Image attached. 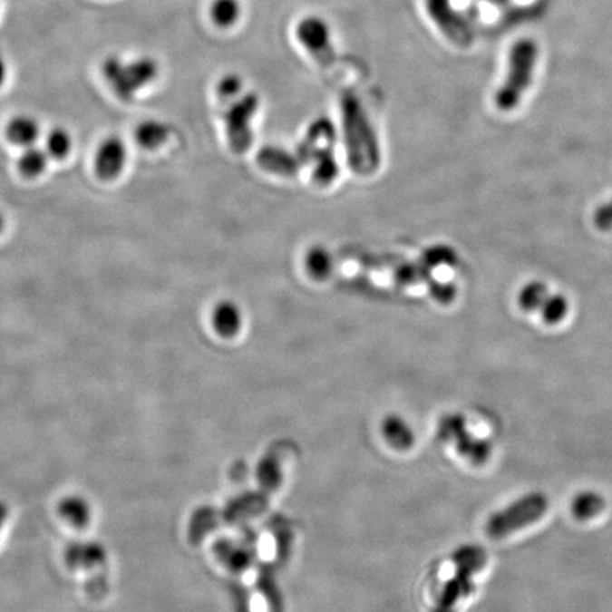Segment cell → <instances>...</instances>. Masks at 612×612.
Instances as JSON below:
<instances>
[{
	"label": "cell",
	"instance_id": "2",
	"mask_svg": "<svg viewBox=\"0 0 612 612\" xmlns=\"http://www.w3.org/2000/svg\"><path fill=\"white\" fill-rule=\"evenodd\" d=\"M538 55L539 47L535 40L520 39L512 45L509 53L505 83L496 92L495 102L499 110L512 111L518 107L521 97L530 85Z\"/></svg>",
	"mask_w": 612,
	"mask_h": 612
},
{
	"label": "cell",
	"instance_id": "11",
	"mask_svg": "<svg viewBox=\"0 0 612 612\" xmlns=\"http://www.w3.org/2000/svg\"><path fill=\"white\" fill-rule=\"evenodd\" d=\"M59 515L72 528L85 529L92 520V506L82 495H67L60 500Z\"/></svg>",
	"mask_w": 612,
	"mask_h": 612
},
{
	"label": "cell",
	"instance_id": "4",
	"mask_svg": "<svg viewBox=\"0 0 612 612\" xmlns=\"http://www.w3.org/2000/svg\"><path fill=\"white\" fill-rule=\"evenodd\" d=\"M548 496L541 492H531L516 499L515 502L500 509L486 521V536L491 539H505L520 529L528 528L548 512Z\"/></svg>",
	"mask_w": 612,
	"mask_h": 612
},
{
	"label": "cell",
	"instance_id": "1",
	"mask_svg": "<svg viewBox=\"0 0 612 612\" xmlns=\"http://www.w3.org/2000/svg\"><path fill=\"white\" fill-rule=\"evenodd\" d=\"M64 563L70 571L85 574V594L92 601H104L111 593L110 554L97 540H74L64 549Z\"/></svg>",
	"mask_w": 612,
	"mask_h": 612
},
{
	"label": "cell",
	"instance_id": "10",
	"mask_svg": "<svg viewBox=\"0 0 612 612\" xmlns=\"http://www.w3.org/2000/svg\"><path fill=\"white\" fill-rule=\"evenodd\" d=\"M258 107V100L256 95L248 94L237 101L236 104L226 112V122L228 127L231 140L238 145H243L248 141L249 122Z\"/></svg>",
	"mask_w": 612,
	"mask_h": 612
},
{
	"label": "cell",
	"instance_id": "17",
	"mask_svg": "<svg viewBox=\"0 0 612 612\" xmlns=\"http://www.w3.org/2000/svg\"><path fill=\"white\" fill-rule=\"evenodd\" d=\"M73 150V138L64 128H54L47 136L45 152L57 160L67 158Z\"/></svg>",
	"mask_w": 612,
	"mask_h": 612
},
{
	"label": "cell",
	"instance_id": "22",
	"mask_svg": "<svg viewBox=\"0 0 612 612\" xmlns=\"http://www.w3.org/2000/svg\"><path fill=\"white\" fill-rule=\"evenodd\" d=\"M226 312L227 317L236 316V312H234L233 308H226ZM218 316L226 317L223 309H220V312H219ZM221 322H227V334H230L231 331H234L233 325L231 324H236L237 319L236 317H234V319H219V324H221Z\"/></svg>",
	"mask_w": 612,
	"mask_h": 612
},
{
	"label": "cell",
	"instance_id": "8",
	"mask_svg": "<svg viewBox=\"0 0 612 612\" xmlns=\"http://www.w3.org/2000/svg\"><path fill=\"white\" fill-rule=\"evenodd\" d=\"M425 9L435 26L450 42L460 47L472 44V29L467 20L458 14L451 0H425Z\"/></svg>",
	"mask_w": 612,
	"mask_h": 612
},
{
	"label": "cell",
	"instance_id": "24",
	"mask_svg": "<svg viewBox=\"0 0 612 612\" xmlns=\"http://www.w3.org/2000/svg\"><path fill=\"white\" fill-rule=\"evenodd\" d=\"M7 78V65L5 60L0 57V88L4 87Z\"/></svg>",
	"mask_w": 612,
	"mask_h": 612
},
{
	"label": "cell",
	"instance_id": "5",
	"mask_svg": "<svg viewBox=\"0 0 612 612\" xmlns=\"http://www.w3.org/2000/svg\"><path fill=\"white\" fill-rule=\"evenodd\" d=\"M486 558L485 550L473 544L463 546L455 553L453 560L457 563V573L445 586L435 612H453L458 601L472 593V576L482 570Z\"/></svg>",
	"mask_w": 612,
	"mask_h": 612
},
{
	"label": "cell",
	"instance_id": "16",
	"mask_svg": "<svg viewBox=\"0 0 612 612\" xmlns=\"http://www.w3.org/2000/svg\"><path fill=\"white\" fill-rule=\"evenodd\" d=\"M241 6L238 0H213L210 6L211 22L220 29L234 26L240 19Z\"/></svg>",
	"mask_w": 612,
	"mask_h": 612
},
{
	"label": "cell",
	"instance_id": "19",
	"mask_svg": "<svg viewBox=\"0 0 612 612\" xmlns=\"http://www.w3.org/2000/svg\"><path fill=\"white\" fill-rule=\"evenodd\" d=\"M539 311L541 312V317L546 324H560L568 312V302L561 295H549Z\"/></svg>",
	"mask_w": 612,
	"mask_h": 612
},
{
	"label": "cell",
	"instance_id": "14",
	"mask_svg": "<svg viewBox=\"0 0 612 612\" xmlns=\"http://www.w3.org/2000/svg\"><path fill=\"white\" fill-rule=\"evenodd\" d=\"M49 153L45 150H40L37 146H29L23 151L17 160V169H19L20 175L27 179L37 178L43 175L49 165Z\"/></svg>",
	"mask_w": 612,
	"mask_h": 612
},
{
	"label": "cell",
	"instance_id": "9",
	"mask_svg": "<svg viewBox=\"0 0 612 612\" xmlns=\"http://www.w3.org/2000/svg\"><path fill=\"white\" fill-rule=\"evenodd\" d=\"M127 145L118 136L102 141L95 153V172L102 180H115L127 165Z\"/></svg>",
	"mask_w": 612,
	"mask_h": 612
},
{
	"label": "cell",
	"instance_id": "18",
	"mask_svg": "<svg viewBox=\"0 0 612 612\" xmlns=\"http://www.w3.org/2000/svg\"><path fill=\"white\" fill-rule=\"evenodd\" d=\"M549 296L548 288L541 282H530L519 294V306L525 312L539 311Z\"/></svg>",
	"mask_w": 612,
	"mask_h": 612
},
{
	"label": "cell",
	"instance_id": "13",
	"mask_svg": "<svg viewBox=\"0 0 612 612\" xmlns=\"http://www.w3.org/2000/svg\"><path fill=\"white\" fill-rule=\"evenodd\" d=\"M169 127L160 121H143L135 130V140L145 150H156L168 141Z\"/></svg>",
	"mask_w": 612,
	"mask_h": 612
},
{
	"label": "cell",
	"instance_id": "3",
	"mask_svg": "<svg viewBox=\"0 0 612 612\" xmlns=\"http://www.w3.org/2000/svg\"><path fill=\"white\" fill-rule=\"evenodd\" d=\"M102 74L113 94L122 101H130L141 90L155 82L159 67L158 63L151 57L123 62L113 55L102 63Z\"/></svg>",
	"mask_w": 612,
	"mask_h": 612
},
{
	"label": "cell",
	"instance_id": "20",
	"mask_svg": "<svg viewBox=\"0 0 612 612\" xmlns=\"http://www.w3.org/2000/svg\"><path fill=\"white\" fill-rule=\"evenodd\" d=\"M241 90V80L237 75H227L219 84V94L223 98H231Z\"/></svg>",
	"mask_w": 612,
	"mask_h": 612
},
{
	"label": "cell",
	"instance_id": "15",
	"mask_svg": "<svg viewBox=\"0 0 612 612\" xmlns=\"http://www.w3.org/2000/svg\"><path fill=\"white\" fill-rule=\"evenodd\" d=\"M606 508V499L594 491L578 493L571 503V512L580 520L594 518L603 512Z\"/></svg>",
	"mask_w": 612,
	"mask_h": 612
},
{
	"label": "cell",
	"instance_id": "7",
	"mask_svg": "<svg viewBox=\"0 0 612 612\" xmlns=\"http://www.w3.org/2000/svg\"><path fill=\"white\" fill-rule=\"evenodd\" d=\"M441 434L447 440L453 441L461 455L475 465H483L492 457V444L490 441L473 437L468 431L467 423L461 415L445 418L441 424Z\"/></svg>",
	"mask_w": 612,
	"mask_h": 612
},
{
	"label": "cell",
	"instance_id": "21",
	"mask_svg": "<svg viewBox=\"0 0 612 612\" xmlns=\"http://www.w3.org/2000/svg\"><path fill=\"white\" fill-rule=\"evenodd\" d=\"M596 226L598 227L599 230L608 231L612 228V201L609 203L604 204L603 208H599L597 210L596 218Z\"/></svg>",
	"mask_w": 612,
	"mask_h": 612
},
{
	"label": "cell",
	"instance_id": "6",
	"mask_svg": "<svg viewBox=\"0 0 612 612\" xmlns=\"http://www.w3.org/2000/svg\"><path fill=\"white\" fill-rule=\"evenodd\" d=\"M296 39L312 59L322 65L331 67L336 60L331 29L324 19L317 16L304 17L296 26Z\"/></svg>",
	"mask_w": 612,
	"mask_h": 612
},
{
	"label": "cell",
	"instance_id": "25",
	"mask_svg": "<svg viewBox=\"0 0 612 612\" xmlns=\"http://www.w3.org/2000/svg\"><path fill=\"white\" fill-rule=\"evenodd\" d=\"M5 227H6V218H5V214L0 211V233L5 230Z\"/></svg>",
	"mask_w": 612,
	"mask_h": 612
},
{
	"label": "cell",
	"instance_id": "23",
	"mask_svg": "<svg viewBox=\"0 0 612 612\" xmlns=\"http://www.w3.org/2000/svg\"><path fill=\"white\" fill-rule=\"evenodd\" d=\"M10 518V508L5 500H0V533L6 526L7 520Z\"/></svg>",
	"mask_w": 612,
	"mask_h": 612
},
{
	"label": "cell",
	"instance_id": "12",
	"mask_svg": "<svg viewBox=\"0 0 612 612\" xmlns=\"http://www.w3.org/2000/svg\"><path fill=\"white\" fill-rule=\"evenodd\" d=\"M40 132H42V128H40L39 121L29 115H19L14 118L6 127L7 140L23 148L34 145L39 141Z\"/></svg>",
	"mask_w": 612,
	"mask_h": 612
}]
</instances>
